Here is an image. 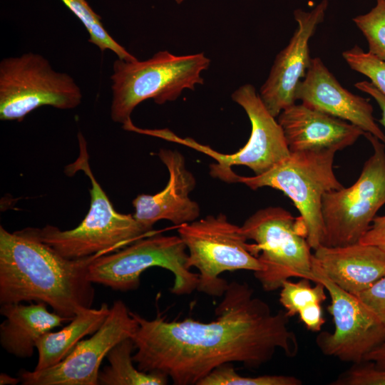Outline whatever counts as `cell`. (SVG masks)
<instances>
[{
  "label": "cell",
  "instance_id": "1",
  "mask_svg": "<svg viewBox=\"0 0 385 385\" xmlns=\"http://www.w3.org/2000/svg\"><path fill=\"white\" fill-rule=\"evenodd\" d=\"M222 297L216 319L207 323L190 318L168 322L160 314L149 320L130 312L138 323L132 337L137 368L163 374L175 385H197L225 364L258 368L278 349L287 356L297 355L298 342L286 312L273 314L245 282L229 283Z\"/></svg>",
  "mask_w": 385,
  "mask_h": 385
},
{
  "label": "cell",
  "instance_id": "2",
  "mask_svg": "<svg viewBox=\"0 0 385 385\" xmlns=\"http://www.w3.org/2000/svg\"><path fill=\"white\" fill-rule=\"evenodd\" d=\"M103 254L68 259L39 237L36 228L10 232L0 227V303H45L72 319L91 307V263Z\"/></svg>",
  "mask_w": 385,
  "mask_h": 385
},
{
  "label": "cell",
  "instance_id": "3",
  "mask_svg": "<svg viewBox=\"0 0 385 385\" xmlns=\"http://www.w3.org/2000/svg\"><path fill=\"white\" fill-rule=\"evenodd\" d=\"M79 155L66 167V173L73 175L83 171L91 183L90 209L78 226L69 230L46 225L36 228L41 240L68 259H81L96 254L116 252L136 240L155 234L132 215L117 212L96 180L89 165L86 142L78 134Z\"/></svg>",
  "mask_w": 385,
  "mask_h": 385
},
{
  "label": "cell",
  "instance_id": "4",
  "mask_svg": "<svg viewBox=\"0 0 385 385\" xmlns=\"http://www.w3.org/2000/svg\"><path fill=\"white\" fill-rule=\"evenodd\" d=\"M210 64L204 53L180 56L160 51L145 61L118 58L111 76V119L126 123L135 108L147 99L159 105L175 101L184 90L204 83L201 74Z\"/></svg>",
  "mask_w": 385,
  "mask_h": 385
},
{
  "label": "cell",
  "instance_id": "5",
  "mask_svg": "<svg viewBox=\"0 0 385 385\" xmlns=\"http://www.w3.org/2000/svg\"><path fill=\"white\" fill-rule=\"evenodd\" d=\"M337 152L333 149L293 152L262 174L245 177L230 170L218 178L243 183L252 190L270 187L283 192L299 212L307 228V242L314 250L323 242V196L344 187L333 171Z\"/></svg>",
  "mask_w": 385,
  "mask_h": 385
},
{
  "label": "cell",
  "instance_id": "6",
  "mask_svg": "<svg viewBox=\"0 0 385 385\" xmlns=\"http://www.w3.org/2000/svg\"><path fill=\"white\" fill-rule=\"evenodd\" d=\"M263 270L254 275L266 292L280 289L291 277L307 278L312 272V254L307 228L300 216L294 217L280 207L261 209L241 226Z\"/></svg>",
  "mask_w": 385,
  "mask_h": 385
},
{
  "label": "cell",
  "instance_id": "7",
  "mask_svg": "<svg viewBox=\"0 0 385 385\" xmlns=\"http://www.w3.org/2000/svg\"><path fill=\"white\" fill-rule=\"evenodd\" d=\"M178 235L188 251L187 267L198 270L196 290L222 297L228 284L220 277L224 272H261L262 265L253 255L241 226L220 213L179 226Z\"/></svg>",
  "mask_w": 385,
  "mask_h": 385
},
{
  "label": "cell",
  "instance_id": "8",
  "mask_svg": "<svg viewBox=\"0 0 385 385\" xmlns=\"http://www.w3.org/2000/svg\"><path fill=\"white\" fill-rule=\"evenodd\" d=\"M186 250L179 235L153 234L96 258L89 265L88 278L93 283L127 292L139 287L145 270L159 267L173 274V294H189L196 290L198 274L188 268Z\"/></svg>",
  "mask_w": 385,
  "mask_h": 385
},
{
  "label": "cell",
  "instance_id": "9",
  "mask_svg": "<svg viewBox=\"0 0 385 385\" xmlns=\"http://www.w3.org/2000/svg\"><path fill=\"white\" fill-rule=\"evenodd\" d=\"M82 100L80 87L68 73L32 52L0 62V119L21 121L41 106L73 109Z\"/></svg>",
  "mask_w": 385,
  "mask_h": 385
},
{
  "label": "cell",
  "instance_id": "10",
  "mask_svg": "<svg viewBox=\"0 0 385 385\" xmlns=\"http://www.w3.org/2000/svg\"><path fill=\"white\" fill-rule=\"evenodd\" d=\"M364 135L371 143L374 153L364 163L359 178L350 187L323 196V245L359 242L385 204V147L374 135L369 133Z\"/></svg>",
  "mask_w": 385,
  "mask_h": 385
},
{
  "label": "cell",
  "instance_id": "11",
  "mask_svg": "<svg viewBox=\"0 0 385 385\" xmlns=\"http://www.w3.org/2000/svg\"><path fill=\"white\" fill-rule=\"evenodd\" d=\"M231 97L245 110L252 127L247 142L237 152L220 153L192 139L180 138L170 131L165 139L184 144L213 158L216 163L210 166L212 177L231 170L233 165L247 166L255 175L262 174L290 155L282 129L266 108L252 85L246 83L240 86Z\"/></svg>",
  "mask_w": 385,
  "mask_h": 385
},
{
  "label": "cell",
  "instance_id": "12",
  "mask_svg": "<svg viewBox=\"0 0 385 385\" xmlns=\"http://www.w3.org/2000/svg\"><path fill=\"white\" fill-rule=\"evenodd\" d=\"M138 327L125 303L115 301L101 327L81 340L61 361L51 367L19 371L24 385H97L103 359L116 344L132 338Z\"/></svg>",
  "mask_w": 385,
  "mask_h": 385
},
{
  "label": "cell",
  "instance_id": "13",
  "mask_svg": "<svg viewBox=\"0 0 385 385\" xmlns=\"http://www.w3.org/2000/svg\"><path fill=\"white\" fill-rule=\"evenodd\" d=\"M309 279L320 282L331 298L327 307L334 324L333 332H322L316 343L326 356L359 364L385 339V326L354 294L339 287L312 265Z\"/></svg>",
  "mask_w": 385,
  "mask_h": 385
},
{
  "label": "cell",
  "instance_id": "14",
  "mask_svg": "<svg viewBox=\"0 0 385 385\" xmlns=\"http://www.w3.org/2000/svg\"><path fill=\"white\" fill-rule=\"evenodd\" d=\"M329 5L322 0L310 11H294L297 27L289 43L276 56L259 96L274 117L295 103V92L311 63L309 43L317 26L323 22Z\"/></svg>",
  "mask_w": 385,
  "mask_h": 385
},
{
  "label": "cell",
  "instance_id": "15",
  "mask_svg": "<svg viewBox=\"0 0 385 385\" xmlns=\"http://www.w3.org/2000/svg\"><path fill=\"white\" fill-rule=\"evenodd\" d=\"M295 99L385 141V134L373 116L372 106L366 99L345 89L319 57L312 58L305 76L297 87Z\"/></svg>",
  "mask_w": 385,
  "mask_h": 385
},
{
  "label": "cell",
  "instance_id": "16",
  "mask_svg": "<svg viewBox=\"0 0 385 385\" xmlns=\"http://www.w3.org/2000/svg\"><path fill=\"white\" fill-rule=\"evenodd\" d=\"M158 155L169 172L168 182L162 191L154 195L141 194L133 200L134 217L150 230L160 220L178 226L196 220L200 207L189 196L196 180L187 168L184 156L178 150L164 148Z\"/></svg>",
  "mask_w": 385,
  "mask_h": 385
},
{
  "label": "cell",
  "instance_id": "17",
  "mask_svg": "<svg viewBox=\"0 0 385 385\" xmlns=\"http://www.w3.org/2000/svg\"><path fill=\"white\" fill-rule=\"evenodd\" d=\"M278 117L290 153L333 149L354 144L365 132L339 118L307 106L293 104Z\"/></svg>",
  "mask_w": 385,
  "mask_h": 385
},
{
  "label": "cell",
  "instance_id": "18",
  "mask_svg": "<svg viewBox=\"0 0 385 385\" xmlns=\"http://www.w3.org/2000/svg\"><path fill=\"white\" fill-rule=\"evenodd\" d=\"M312 265L342 289L356 294L385 274V252L360 242L338 247L322 245L314 250Z\"/></svg>",
  "mask_w": 385,
  "mask_h": 385
},
{
  "label": "cell",
  "instance_id": "19",
  "mask_svg": "<svg viewBox=\"0 0 385 385\" xmlns=\"http://www.w3.org/2000/svg\"><path fill=\"white\" fill-rule=\"evenodd\" d=\"M47 306L41 302L1 304L0 312L6 319L0 325V343L9 354L19 358L31 356L43 334L72 319L49 312Z\"/></svg>",
  "mask_w": 385,
  "mask_h": 385
},
{
  "label": "cell",
  "instance_id": "20",
  "mask_svg": "<svg viewBox=\"0 0 385 385\" xmlns=\"http://www.w3.org/2000/svg\"><path fill=\"white\" fill-rule=\"evenodd\" d=\"M109 311L106 303L98 309H81L63 329L43 334L36 345L38 358L35 370L44 369L61 361L83 337L94 334L101 327Z\"/></svg>",
  "mask_w": 385,
  "mask_h": 385
},
{
  "label": "cell",
  "instance_id": "21",
  "mask_svg": "<svg viewBox=\"0 0 385 385\" xmlns=\"http://www.w3.org/2000/svg\"><path fill=\"white\" fill-rule=\"evenodd\" d=\"M135 349L132 338H128L108 352V366L99 373L98 382L103 385H165L168 377L159 372H145L135 368L132 356Z\"/></svg>",
  "mask_w": 385,
  "mask_h": 385
},
{
  "label": "cell",
  "instance_id": "22",
  "mask_svg": "<svg viewBox=\"0 0 385 385\" xmlns=\"http://www.w3.org/2000/svg\"><path fill=\"white\" fill-rule=\"evenodd\" d=\"M60 1L85 26L89 35L90 43L96 45L101 51H113L118 58L129 61L137 59L107 32L101 16L93 10L86 0Z\"/></svg>",
  "mask_w": 385,
  "mask_h": 385
},
{
  "label": "cell",
  "instance_id": "23",
  "mask_svg": "<svg viewBox=\"0 0 385 385\" xmlns=\"http://www.w3.org/2000/svg\"><path fill=\"white\" fill-rule=\"evenodd\" d=\"M300 279L297 282L284 280L280 287L279 302L289 317L312 304H322L327 299V290L322 283L316 282V285L312 287L311 280Z\"/></svg>",
  "mask_w": 385,
  "mask_h": 385
},
{
  "label": "cell",
  "instance_id": "24",
  "mask_svg": "<svg viewBox=\"0 0 385 385\" xmlns=\"http://www.w3.org/2000/svg\"><path fill=\"white\" fill-rule=\"evenodd\" d=\"M302 384L300 379L292 376H242L236 372L230 363L215 368L197 385H301Z\"/></svg>",
  "mask_w": 385,
  "mask_h": 385
},
{
  "label": "cell",
  "instance_id": "25",
  "mask_svg": "<svg viewBox=\"0 0 385 385\" xmlns=\"http://www.w3.org/2000/svg\"><path fill=\"white\" fill-rule=\"evenodd\" d=\"M353 21L368 42V52L385 61V0H376L374 7Z\"/></svg>",
  "mask_w": 385,
  "mask_h": 385
},
{
  "label": "cell",
  "instance_id": "26",
  "mask_svg": "<svg viewBox=\"0 0 385 385\" xmlns=\"http://www.w3.org/2000/svg\"><path fill=\"white\" fill-rule=\"evenodd\" d=\"M342 57L352 70L368 77L385 96V61L356 45L344 51Z\"/></svg>",
  "mask_w": 385,
  "mask_h": 385
},
{
  "label": "cell",
  "instance_id": "27",
  "mask_svg": "<svg viewBox=\"0 0 385 385\" xmlns=\"http://www.w3.org/2000/svg\"><path fill=\"white\" fill-rule=\"evenodd\" d=\"M331 384L334 385H385V369L373 363L354 364Z\"/></svg>",
  "mask_w": 385,
  "mask_h": 385
},
{
  "label": "cell",
  "instance_id": "28",
  "mask_svg": "<svg viewBox=\"0 0 385 385\" xmlns=\"http://www.w3.org/2000/svg\"><path fill=\"white\" fill-rule=\"evenodd\" d=\"M356 295L385 326V274Z\"/></svg>",
  "mask_w": 385,
  "mask_h": 385
},
{
  "label": "cell",
  "instance_id": "29",
  "mask_svg": "<svg viewBox=\"0 0 385 385\" xmlns=\"http://www.w3.org/2000/svg\"><path fill=\"white\" fill-rule=\"evenodd\" d=\"M359 242L377 247L385 252V215L375 217Z\"/></svg>",
  "mask_w": 385,
  "mask_h": 385
},
{
  "label": "cell",
  "instance_id": "30",
  "mask_svg": "<svg viewBox=\"0 0 385 385\" xmlns=\"http://www.w3.org/2000/svg\"><path fill=\"white\" fill-rule=\"evenodd\" d=\"M298 314L307 329L312 332H320L325 322L321 304H312L301 310Z\"/></svg>",
  "mask_w": 385,
  "mask_h": 385
},
{
  "label": "cell",
  "instance_id": "31",
  "mask_svg": "<svg viewBox=\"0 0 385 385\" xmlns=\"http://www.w3.org/2000/svg\"><path fill=\"white\" fill-rule=\"evenodd\" d=\"M354 86L361 91L370 95L376 101L381 111V118L379 121L385 128V96L370 81L356 82Z\"/></svg>",
  "mask_w": 385,
  "mask_h": 385
},
{
  "label": "cell",
  "instance_id": "32",
  "mask_svg": "<svg viewBox=\"0 0 385 385\" xmlns=\"http://www.w3.org/2000/svg\"><path fill=\"white\" fill-rule=\"evenodd\" d=\"M364 361L371 362L376 367L385 369V339L366 355Z\"/></svg>",
  "mask_w": 385,
  "mask_h": 385
},
{
  "label": "cell",
  "instance_id": "33",
  "mask_svg": "<svg viewBox=\"0 0 385 385\" xmlns=\"http://www.w3.org/2000/svg\"><path fill=\"white\" fill-rule=\"evenodd\" d=\"M19 382V379L9 376L6 374L2 373L0 375V384L5 385H15Z\"/></svg>",
  "mask_w": 385,
  "mask_h": 385
},
{
  "label": "cell",
  "instance_id": "34",
  "mask_svg": "<svg viewBox=\"0 0 385 385\" xmlns=\"http://www.w3.org/2000/svg\"><path fill=\"white\" fill-rule=\"evenodd\" d=\"M175 2L177 4H180L183 3L184 0H175Z\"/></svg>",
  "mask_w": 385,
  "mask_h": 385
}]
</instances>
